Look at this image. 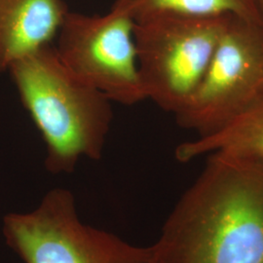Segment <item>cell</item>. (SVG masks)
I'll list each match as a JSON object with an SVG mask.
<instances>
[{
  "label": "cell",
  "mask_w": 263,
  "mask_h": 263,
  "mask_svg": "<svg viewBox=\"0 0 263 263\" xmlns=\"http://www.w3.org/2000/svg\"><path fill=\"white\" fill-rule=\"evenodd\" d=\"M208 156L152 245L154 263H263V159Z\"/></svg>",
  "instance_id": "6da1fadb"
},
{
  "label": "cell",
  "mask_w": 263,
  "mask_h": 263,
  "mask_svg": "<svg viewBox=\"0 0 263 263\" xmlns=\"http://www.w3.org/2000/svg\"><path fill=\"white\" fill-rule=\"evenodd\" d=\"M7 72L45 143L49 173L69 174L83 157L102 158L112 102L74 76L54 44L17 60Z\"/></svg>",
  "instance_id": "7a4b0ae2"
},
{
  "label": "cell",
  "mask_w": 263,
  "mask_h": 263,
  "mask_svg": "<svg viewBox=\"0 0 263 263\" xmlns=\"http://www.w3.org/2000/svg\"><path fill=\"white\" fill-rule=\"evenodd\" d=\"M229 16L161 14L135 22V41L146 100L179 113L207 72Z\"/></svg>",
  "instance_id": "3957f363"
},
{
  "label": "cell",
  "mask_w": 263,
  "mask_h": 263,
  "mask_svg": "<svg viewBox=\"0 0 263 263\" xmlns=\"http://www.w3.org/2000/svg\"><path fill=\"white\" fill-rule=\"evenodd\" d=\"M2 232L25 263H154L152 246H134L83 223L66 188L48 191L31 212L6 215Z\"/></svg>",
  "instance_id": "277c9868"
},
{
  "label": "cell",
  "mask_w": 263,
  "mask_h": 263,
  "mask_svg": "<svg viewBox=\"0 0 263 263\" xmlns=\"http://www.w3.org/2000/svg\"><path fill=\"white\" fill-rule=\"evenodd\" d=\"M263 102V23L229 16L197 91L176 114L204 136Z\"/></svg>",
  "instance_id": "5b68a950"
},
{
  "label": "cell",
  "mask_w": 263,
  "mask_h": 263,
  "mask_svg": "<svg viewBox=\"0 0 263 263\" xmlns=\"http://www.w3.org/2000/svg\"><path fill=\"white\" fill-rule=\"evenodd\" d=\"M54 45L63 64L112 103L146 100L135 41V21L111 8L104 16L68 12Z\"/></svg>",
  "instance_id": "8992f818"
},
{
  "label": "cell",
  "mask_w": 263,
  "mask_h": 263,
  "mask_svg": "<svg viewBox=\"0 0 263 263\" xmlns=\"http://www.w3.org/2000/svg\"><path fill=\"white\" fill-rule=\"evenodd\" d=\"M68 12L64 0H0V74L53 45Z\"/></svg>",
  "instance_id": "52a82bcc"
},
{
  "label": "cell",
  "mask_w": 263,
  "mask_h": 263,
  "mask_svg": "<svg viewBox=\"0 0 263 263\" xmlns=\"http://www.w3.org/2000/svg\"><path fill=\"white\" fill-rule=\"evenodd\" d=\"M214 152L263 159V102L216 131L179 144L176 149V158L186 163Z\"/></svg>",
  "instance_id": "ba28073f"
},
{
  "label": "cell",
  "mask_w": 263,
  "mask_h": 263,
  "mask_svg": "<svg viewBox=\"0 0 263 263\" xmlns=\"http://www.w3.org/2000/svg\"><path fill=\"white\" fill-rule=\"evenodd\" d=\"M120 10L135 22L161 14L191 16H235L263 23L256 0H115Z\"/></svg>",
  "instance_id": "9c48e42d"
},
{
  "label": "cell",
  "mask_w": 263,
  "mask_h": 263,
  "mask_svg": "<svg viewBox=\"0 0 263 263\" xmlns=\"http://www.w3.org/2000/svg\"><path fill=\"white\" fill-rule=\"evenodd\" d=\"M256 3H257L258 8L260 10V12H261L263 16V0H256Z\"/></svg>",
  "instance_id": "30bf717a"
}]
</instances>
